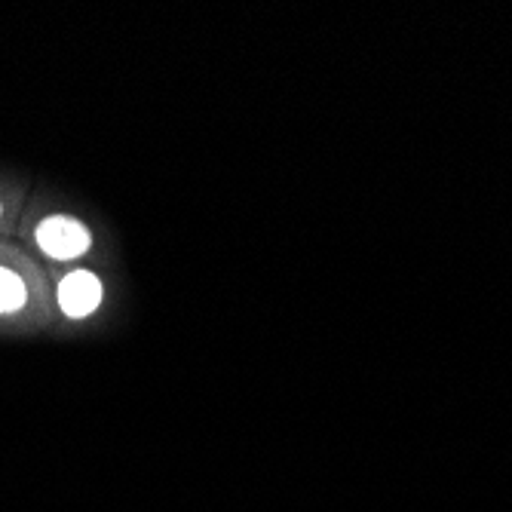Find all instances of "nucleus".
<instances>
[{
	"instance_id": "1",
	"label": "nucleus",
	"mask_w": 512,
	"mask_h": 512,
	"mask_svg": "<svg viewBox=\"0 0 512 512\" xmlns=\"http://www.w3.org/2000/svg\"><path fill=\"white\" fill-rule=\"evenodd\" d=\"M37 246L56 261H71L89 249V230L68 215H53V218L40 221Z\"/></svg>"
},
{
	"instance_id": "2",
	"label": "nucleus",
	"mask_w": 512,
	"mask_h": 512,
	"mask_svg": "<svg viewBox=\"0 0 512 512\" xmlns=\"http://www.w3.org/2000/svg\"><path fill=\"white\" fill-rule=\"evenodd\" d=\"M105 298L102 279L92 276L89 270H74L62 279L59 286V307L65 310V316L71 319H83L89 313H96L99 304Z\"/></svg>"
},
{
	"instance_id": "3",
	"label": "nucleus",
	"mask_w": 512,
	"mask_h": 512,
	"mask_svg": "<svg viewBox=\"0 0 512 512\" xmlns=\"http://www.w3.org/2000/svg\"><path fill=\"white\" fill-rule=\"evenodd\" d=\"M25 301H28L25 283L13 270L0 267V313H16L25 307Z\"/></svg>"
}]
</instances>
